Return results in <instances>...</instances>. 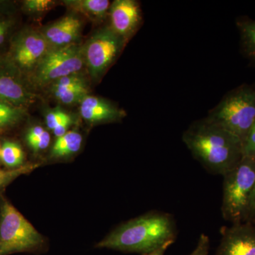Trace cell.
I'll list each match as a JSON object with an SVG mask.
<instances>
[{"label": "cell", "mask_w": 255, "mask_h": 255, "mask_svg": "<svg viewBox=\"0 0 255 255\" xmlns=\"http://www.w3.org/2000/svg\"><path fill=\"white\" fill-rule=\"evenodd\" d=\"M84 60L83 50L76 45L71 44L48 50L37 63L36 80L45 84L75 75L81 70Z\"/></svg>", "instance_id": "obj_6"}, {"label": "cell", "mask_w": 255, "mask_h": 255, "mask_svg": "<svg viewBox=\"0 0 255 255\" xmlns=\"http://www.w3.org/2000/svg\"><path fill=\"white\" fill-rule=\"evenodd\" d=\"M53 1L50 0H28L24 2V6L28 11L41 12L50 9Z\"/></svg>", "instance_id": "obj_22"}, {"label": "cell", "mask_w": 255, "mask_h": 255, "mask_svg": "<svg viewBox=\"0 0 255 255\" xmlns=\"http://www.w3.org/2000/svg\"><path fill=\"white\" fill-rule=\"evenodd\" d=\"M0 160H1V159H0Z\"/></svg>", "instance_id": "obj_32"}, {"label": "cell", "mask_w": 255, "mask_h": 255, "mask_svg": "<svg viewBox=\"0 0 255 255\" xmlns=\"http://www.w3.org/2000/svg\"><path fill=\"white\" fill-rule=\"evenodd\" d=\"M45 131H46V130L43 129V128L39 127V126L31 128L28 130L27 135H26V141L29 142L32 141V140H35V139L38 138V137L41 136L42 134Z\"/></svg>", "instance_id": "obj_27"}, {"label": "cell", "mask_w": 255, "mask_h": 255, "mask_svg": "<svg viewBox=\"0 0 255 255\" xmlns=\"http://www.w3.org/2000/svg\"><path fill=\"white\" fill-rule=\"evenodd\" d=\"M221 239L214 255H255V226L232 224L221 229Z\"/></svg>", "instance_id": "obj_8"}, {"label": "cell", "mask_w": 255, "mask_h": 255, "mask_svg": "<svg viewBox=\"0 0 255 255\" xmlns=\"http://www.w3.org/2000/svg\"><path fill=\"white\" fill-rule=\"evenodd\" d=\"M48 43L41 33L28 31L21 33L13 41L10 49V59L21 69L37 65L48 52Z\"/></svg>", "instance_id": "obj_9"}, {"label": "cell", "mask_w": 255, "mask_h": 255, "mask_svg": "<svg viewBox=\"0 0 255 255\" xmlns=\"http://www.w3.org/2000/svg\"><path fill=\"white\" fill-rule=\"evenodd\" d=\"M110 9L112 29L122 39L130 36L141 19L138 4L132 0H117Z\"/></svg>", "instance_id": "obj_10"}, {"label": "cell", "mask_w": 255, "mask_h": 255, "mask_svg": "<svg viewBox=\"0 0 255 255\" xmlns=\"http://www.w3.org/2000/svg\"><path fill=\"white\" fill-rule=\"evenodd\" d=\"M50 136L48 132L45 131L38 138L28 142V145L34 151H38L46 149L49 145Z\"/></svg>", "instance_id": "obj_25"}, {"label": "cell", "mask_w": 255, "mask_h": 255, "mask_svg": "<svg viewBox=\"0 0 255 255\" xmlns=\"http://www.w3.org/2000/svg\"><path fill=\"white\" fill-rule=\"evenodd\" d=\"M13 25L14 22L11 18L0 16V49L9 36Z\"/></svg>", "instance_id": "obj_24"}, {"label": "cell", "mask_w": 255, "mask_h": 255, "mask_svg": "<svg viewBox=\"0 0 255 255\" xmlns=\"http://www.w3.org/2000/svg\"><path fill=\"white\" fill-rule=\"evenodd\" d=\"M255 215V182L253 193H252L251 203H250L249 213H248V222H251V220Z\"/></svg>", "instance_id": "obj_28"}, {"label": "cell", "mask_w": 255, "mask_h": 255, "mask_svg": "<svg viewBox=\"0 0 255 255\" xmlns=\"http://www.w3.org/2000/svg\"><path fill=\"white\" fill-rule=\"evenodd\" d=\"M80 113L82 118L90 122L115 121L124 116L122 111L107 101L88 95L81 102Z\"/></svg>", "instance_id": "obj_12"}, {"label": "cell", "mask_w": 255, "mask_h": 255, "mask_svg": "<svg viewBox=\"0 0 255 255\" xmlns=\"http://www.w3.org/2000/svg\"><path fill=\"white\" fill-rule=\"evenodd\" d=\"M238 27L241 33L242 44L247 55L255 61V21L240 20Z\"/></svg>", "instance_id": "obj_17"}, {"label": "cell", "mask_w": 255, "mask_h": 255, "mask_svg": "<svg viewBox=\"0 0 255 255\" xmlns=\"http://www.w3.org/2000/svg\"><path fill=\"white\" fill-rule=\"evenodd\" d=\"M37 167V164H26L14 169H0V192L4 190L5 187H7L16 178L23 174L29 173Z\"/></svg>", "instance_id": "obj_20"}, {"label": "cell", "mask_w": 255, "mask_h": 255, "mask_svg": "<svg viewBox=\"0 0 255 255\" xmlns=\"http://www.w3.org/2000/svg\"><path fill=\"white\" fill-rule=\"evenodd\" d=\"M67 4L77 11L96 18L104 17L110 7V1L107 0H78L68 1Z\"/></svg>", "instance_id": "obj_15"}, {"label": "cell", "mask_w": 255, "mask_h": 255, "mask_svg": "<svg viewBox=\"0 0 255 255\" xmlns=\"http://www.w3.org/2000/svg\"><path fill=\"white\" fill-rule=\"evenodd\" d=\"M182 140L193 157L214 174L223 176L243 157V142L207 118L191 124Z\"/></svg>", "instance_id": "obj_1"}, {"label": "cell", "mask_w": 255, "mask_h": 255, "mask_svg": "<svg viewBox=\"0 0 255 255\" xmlns=\"http://www.w3.org/2000/svg\"><path fill=\"white\" fill-rule=\"evenodd\" d=\"M70 117H71V116L63 111H53L46 116V124L50 129L53 130Z\"/></svg>", "instance_id": "obj_21"}, {"label": "cell", "mask_w": 255, "mask_h": 255, "mask_svg": "<svg viewBox=\"0 0 255 255\" xmlns=\"http://www.w3.org/2000/svg\"><path fill=\"white\" fill-rule=\"evenodd\" d=\"M43 243L40 233L9 201L0 206V255L33 251Z\"/></svg>", "instance_id": "obj_5"}, {"label": "cell", "mask_w": 255, "mask_h": 255, "mask_svg": "<svg viewBox=\"0 0 255 255\" xmlns=\"http://www.w3.org/2000/svg\"><path fill=\"white\" fill-rule=\"evenodd\" d=\"M0 159L6 167L16 168L22 166L24 154L16 142L5 141L0 147Z\"/></svg>", "instance_id": "obj_16"}, {"label": "cell", "mask_w": 255, "mask_h": 255, "mask_svg": "<svg viewBox=\"0 0 255 255\" xmlns=\"http://www.w3.org/2000/svg\"><path fill=\"white\" fill-rule=\"evenodd\" d=\"M73 119H72V117H70V118L67 119V120H65V122L60 124V126H58L56 128L53 130L55 136L60 137L63 135L64 134L68 132L69 127L73 124Z\"/></svg>", "instance_id": "obj_26"}, {"label": "cell", "mask_w": 255, "mask_h": 255, "mask_svg": "<svg viewBox=\"0 0 255 255\" xmlns=\"http://www.w3.org/2000/svg\"><path fill=\"white\" fill-rule=\"evenodd\" d=\"M123 39L112 29L99 32L85 48V60L90 73L97 77L115 60L122 48Z\"/></svg>", "instance_id": "obj_7"}, {"label": "cell", "mask_w": 255, "mask_h": 255, "mask_svg": "<svg viewBox=\"0 0 255 255\" xmlns=\"http://www.w3.org/2000/svg\"><path fill=\"white\" fill-rule=\"evenodd\" d=\"M251 157V158L255 159V148L253 149V150L252 151L251 155H250L249 156H248V157Z\"/></svg>", "instance_id": "obj_30"}, {"label": "cell", "mask_w": 255, "mask_h": 255, "mask_svg": "<svg viewBox=\"0 0 255 255\" xmlns=\"http://www.w3.org/2000/svg\"><path fill=\"white\" fill-rule=\"evenodd\" d=\"M82 142V135L78 132L68 131L58 137L52 149V155L55 157H65L75 153L81 147Z\"/></svg>", "instance_id": "obj_14"}, {"label": "cell", "mask_w": 255, "mask_h": 255, "mask_svg": "<svg viewBox=\"0 0 255 255\" xmlns=\"http://www.w3.org/2000/svg\"><path fill=\"white\" fill-rule=\"evenodd\" d=\"M248 223H251L253 225V226H255V215L254 217L253 218V219L251 220V222H248Z\"/></svg>", "instance_id": "obj_31"}, {"label": "cell", "mask_w": 255, "mask_h": 255, "mask_svg": "<svg viewBox=\"0 0 255 255\" xmlns=\"http://www.w3.org/2000/svg\"><path fill=\"white\" fill-rule=\"evenodd\" d=\"M211 242L210 238L205 233H202L198 239L197 244L194 251L188 255H209Z\"/></svg>", "instance_id": "obj_23"}, {"label": "cell", "mask_w": 255, "mask_h": 255, "mask_svg": "<svg viewBox=\"0 0 255 255\" xmlns=\"http://www.w3.org/2000/svg\"><path fill=\"white\" fill-rule=\"evenodd\" d=\"M206 118L244 143L255 122V88L243 85L229 92Z\"/></svg>", "instance_id": "obj_4"}, {"label": "cell", "mask_w": 255, "mask_h": 255, "mask_svg": "<svg viewBox=\"0 0 255 255\" xmlns=\"http://www.w3.org/2000/svg\"><path fill=\"white\" fill-rule=\"evenodd\" d=\"M177 236V224L172 215L152 211L119 226L97 248L145 255L167 243L173 244Z\"/></svg>", "instance_id": "obj_2"}, {"label": "cell", "mask_w": 255, "mask_h": 255, "mask_svg": "<svg viewBox=\"0 0 255 255\" xmlns=\"http://www.w3.org/2000/svg\"><path fill=\"white\" fill-rule=\"evenodd\" d=\"M53 91L56 98L65 105H71L79 101L82 102L88 93L86 84L59 90H53Z\"/></svg>", "instance_id": "obj_18"}, {"label": "cell", "mask_w": 255, "mask_h": 255, "mask_svg": "<svg viewBox=\"0 0 255 255\" xmlns=\"http://www.w3.org/2000/svg\"><path fill=\"white\" fill-rule=\"evenodd\" d=\"M223 177V219L231 224L248 222L255 182V159L243 157L234 168Z\"/></svg>", "instance_id": "obj_3"}, {"label": "cell", "mask_w": 255, "mask_h": 255, "mask_svg": "<svg viewBox=\"0 0 255 255\" xmlns=\"http://www.w3.org/2000/svg\"><path fill=\"white\" fill-rule=\"evenodd\" d=\"M80 20L73 15L65 16L45 28L43 36L48 44L56 48L73 44L81 31Z\"/></svg>", "instance_id": "obj_11"}, {"label": "cell", "mask_w": 255, "mask_h": 255, "mask_svg": "<svg viewBox=\"0 0 255 255\" xmlns=\"http://www.w3.org/2000/svg\"><path fill=\"white\" fill-rule=\"evenodd\" d=\"M172 243H167V244L164 245V246L160 247L158 249L155 250V251L151 252V253H147V254L142 255H165L167 249L172 246Z\"/></svg>", "instance_id": "obj_29"}, {"label": "cell", "mask_w": 255, "mask_h": 255, "mask_svg": "<svg viewBox=\"0 0 255 255\" xmlns=\"http://www.w3.org/2000/svg\"><path fill=\"white\" fill-rule=\"evenodd\" d=\"M0 100L19 107L27 103L28 94L16 79L7 74L0 73Z\"/></svg>", "instance_id": "obj_13"}, {"label": "cell", "mask_w": 255, "mask_h": 255, "mask_svg": "<svg viewBox=\"0 0 255 255\" xmlns=\"http://www.w3.org/2000/svg\"><path fill=\"white\" fill-rule=\"evenodd\" d=\"M21 116L20 107L0 100V128L16 123Z\"/></svg>", "instance_id": "obj_19"}]
</instances>
